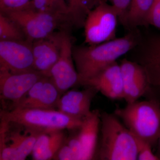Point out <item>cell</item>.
<instances>
[{
	"instance_id": "6da1fadb",
	"label": "cell",
	"mask_w": 160,
	"mask_h": 160,
	"mask_svg": "<svg viewBox=\"0 0 160 160\" xmlns=\"http://www.w3.org/2000/svg\"><path fill=\"white\" fill-rule=\"evenodd\" d=\"M140 34L133 30L122 38L88 46L72 47V56L78 74V84L94 77L118 58L137 46Z\"/></svg>"
},
{
	"instance_id": "7a4b0ae2",
	"label": "cell",
	"mask_w": 160,
	"mask_h": 160,
	"mask_svg": "<svg viewBox=\"0 0 160 160\" xmlns=\"http://www.w3.org/2000/svg\"><path fill=\"white\" fill-rule=\"evenodd\" d=\"M114 114L122 120L132 133L154 146L160 137V102L157 99L137 101L123 108H117Z\"/></svg>"
},
{
	"instance_id": "3957f363",
	"label": "cell",
	"mask_w": 160,
	"mask_h": 160,
	"mask_svg": "<svg viewBox=\"0 0 160 160\" xmlns=\"http://www.w3.org/2000/svg\"><path fill=\"white\" fill-rule=\"evenodd\" d=\"M118 119L114 114L101 113L98 158L102 160H138L135 138Z\"/></svg>"
},
{
	"instance_id": "277c9868",
	"label": "cell",
	"mask_w": 160,
	"mask_h": 160,
	"mask_svg": "<svg viewBox=\"0 0 160 160\" xmlns=\"http://www.w3.org/2000/svg\"><path fill=\"white\" fill-rule=\"evenodd\" d=\"M1 118L38 132L78 129L83 120L72 117L54 109H1Z\"/></svg>"
},
{
	"instance_id": "5b68a950",
	"label": "cell",
	"mask_w": 160,
	"mask_h": 160,
	"mask_svg": "<svg viewBox=\"0 0 160 160\" xmlns=\"http://www.w3.org/2000/svg\"><path fill=\"white\" fill-rule=\"evenodd\" d=\"M40 133L1 118L0 160L26 159Z\"/></svg>"
},
{
	"instance_id": "8992f818",
	"label": "cell",
	"mask_w": 160,
	"mask_h": 160,
	"mask_svg": "<svg viewBox=\"0 0 160 160\" xmlns=\"http://www.w3.org/2000/svg\"><path fill=\"white\" fill-rule=\"evenodd\" d=\"M4 14L17 23L26 39L32 43L49 36L65 23L70 24L66 17L41 12L31 8Z\"/></svg>"
},
{
	"instance_id": "52a82bcc",
	"label": "cell",
	"mask_w": 160,
	"mask_h": 160,
	"mask_svg": "<svg viewBox=\"0 0 160 160\" xmlns=\"http://www.w3.org/2000/svg\"><path fill=\"white\" fill-rule=\"evenodd\" d=\"M118 19L114 7L106 1H100L86 18L84 26L85 42L92 46L116 38Z\"/></svg>"
},
{
	"instance_id": "ba28073f",
	"label": "cell",
	"mask_w": 160,
	"mask_h": 160,
	"mask_svg": "<svg viewBox=\"0 0 160 160\" xmlns=\"http://www.w3.org/2000/svg\"><path fill=\"white\" fill-rule=\"evenodd\" d=\"M44 76H46L35 70L13 73L0 69L1 99L10 102V109H13L31 87Z\"/></svg>"
},
{
	"instance_id": "9c48e42d",
	"label": "cell",
	"mask_w": 160,
	"mask_h": 160,
	"mask_svg": "<svg viewBox=\"0 0 160 160\" xmlns=\"http://www.w3.org/2000/svg\"><path fill=\"white\" fill-rule=\"evenodd\" d=\"M32 43L22 41H0V69L13 73L33 69Z\"/></svg>"
},
{
	"instance_id": "30bf717a",
	"label": "cell",
	"mask_w": 160,
	"mask_h": 160,
	"mask_svg": "<svg viewBox=\"0 0 160 160\" xmlns=\"http://www.w3.org/2000/svg\"><path fill=\"white\" fill-rule=\"evenodd\" d=\"M72 47L71 38L69 32L66 31L59 57L50 70L48 76L62 95L78 84V74L73 63Z\"/></svg>"
},
{
	"instance_id": "8fae6325",
	"label": "cell",
	"mask_w": 160,
	"mask_h": 160,
	"mask_svg": "<svg viewBox=\"0 0 160 160\" xmlns=\"http://www.w3.org/2000/svg\"><path fill=\"white\" fill-rule=\"evenodd\" d=\"M66 29L54 32L49 36L32 42L33 69L46 76L59 57Z\"/></svg>"
},
{
	"instance_id": "7c38bea8",
	"label": "cell",
	"mask_w": 160,
	"mask_h": 160,
	"mask_svg": "<svg viewBox=\"0 0 160 160\" xmlns=\"http://www.w3.org/2000/svg\"><path fill=\"white\" fill-rule=\"evenodd\" d=\"M124 99L127 104L138 101L147 92L151 90L146 71L139 63L127 59L122 61Z\"/></svg>"
},
{
	"instance_id": "4fadbf2b",
	"label": "cell",
	"mask_w": 160,
	"mask_h": 160,
	"mask_svg": "<svg viewBox=\"0 0 160 160\" xmlns=\"http://www.w3.org/2000/svg\"><path fill=\"white\" fill-rule=\"evenodd\" d=\"M81 85L94 87L111 99L124 98L122 71L120 65L116 62L106 67L94 77L83 82Z\"/></svg>"
},
{
	"instance_id": "5bb4252c",
	"label": "cell",
	"mask_w": 160,
	"mask_h": 160,
	"mask_svg": "<svg viewBox=\"0 0 160 160\" xmlns=\"http://www.w3.org/2000/svg\"><path fill=\"white\" fill-rule=\"evenodd\" d=\"M83 90H72L63 93L58 102V110L65 114L83 119L90 113L92 101L97 89L91 86H87Z\"/></svg>"
},
{
	"instance_id": "9a60e30c",
	"label": "cell",
	"mask_w": 160,
	"mask_h": 160,
	"mask_svg": "<svg viewBox=\"0 0 160 160\" xmlns=\"http://www.w3.org/2000/svg\"><path fill=\"white\" fill-rule=\"evenodd\" d=\"M139 64L145 69L151 89L160 92V33L146 39Z\"/></svg>"
},
{
	"instance_id": "2e32d148",
	"label": "cell",
	"mask_w": 160,
	"mask_h": 160,
	"mask_svg": "<svg viewBox=\"0 0 160 160\" xmlns=\"http://www.w3.org/2000/svg\"><path fill=\"white\" fill-rule=\"evenodd\" d=\"M100 125L101 113L99 110L91 111L83 119L82 124L77 132L81 146V160L94 158Z\"/></svg>"
},
{
	"instance_id": "e0dca14e",
	"label": "cell",
	"mask_w": 160,
	"mask_h": 160,
	"mask_svg": "<svg viewBox=\"0 0 160 160\" xmlns=\"http://www.w3.org/2000/svg\"><path fill=\"white\" fill-rule=\"evenodd\" d=\"M64 130L41 132L37 138L31 154L35 160L53 159L66 139Z\"/></svg>"
},
{
	"instance_id": "ac0fdd59",
	"label": "cell",
	"mask_w": 160,
	"mask_h": 160,
	"mask_svg": "<svg viewBox=\"0 0 160 160\" xmlns=\"http://www.w3.org/2000/svg\"><path fill=\"white\" fill-rule=\"evenodd\" d=\"M100 0H68V18L70 25L78 28L84 27L87 16Z\"/></svg>"
},
{
	"instance_id": "d6986e66",
	"label": "cell",
	"mask_w": 160,
	"mask_h": 160,
	"mask_svg": "<svg viewBox=\"0 0 160 160\" xmlns=\"http://www.w3.org/2000/svg\"><path fill=\"white\" fill-rule=\"evenodd\" d=\"M154 0H132L126 18V27L135 29L148 26L147 18Z\"/></svg>"
},
{
	"instance_id": "ffe728a7",
	"label": "cell",
	"mask_w": 160,
	"mask_h": 160,
	"mask_svg": "<svg viewBox=\"0 0 160 160\" xmlns=\"http://www.w3.org/2000/svg\"><path fill=\"white\" fill-rule=\"evenodd\" d=\"M62 95L51 79L46 77L39 97L29 109H54Z\"/></svg>"
},
{
	"instance_id": "44dd1931",
	"label": "cell",
	"mask_w": 160,
	"mask_h": 160,
	"mask_svg": "<svg viewBox=\"0 0 160 160\" xmlns=\"http://www.w3.org/2000/svg\"><path fill=\"white\" fill-rule=\"evenodd\" d=\"M0 40L12 41L27 40L22 30L17 23L2 12L0 13Z\"/></svg>"
},
{
	"instance_id": "7402d4cb",
	"label": "cell",
	"mask_w": 160,
	"mask_h": 160,
	"mask_svg": "<svg viewBox=\"0 0 160 160\" xmlns=\"http://www.w3.org/2000/svg\"><path fill=\"white\" fill-rule=\"evenodd\" d=\"M30 8L41 12L66 17L68 20V6L66 0H31Z\"/></svg>"
},
{
	"instance_id": "603a6c76",
	"label": "cell",
	"mask_w": 160,
	"mask_h": 160,
	"mask_svg": "<svg viewBox=\"0 0 160 160\" xmlns=\"http://www.w3.org/2000/svg\"><path fill=\"white\" fill-rule=\"evenodd\" d=\"M31 0H0L1 12L5 13L30 7Z\"/></svg>"
},
{
	"instance_id": "cb8c5ba5",
	"label": "cell",
	"mask_w": 160,
	"mask_h": 160,
	"mask_svg": "<svg viewBox=\"0 0 160 160\" xmlns=\"http://www.w3.org/2000/svg\"><path fill=\"white\" fill-rule=\"evenodd\" d=\"M137 144L138 157V160H160L158 156L152 152V146L149 143L135 136Z\"/></svg>"
},
{
	"instance_id": "d4e9b609",
	"label": "cell",
	"mask_w": 160,
	"mask_h": 160,
	"mask_svg": "<svg viewBox=\"0 0 160 160\" xmlns=\"http://www.w3.org/2000/svg\"><path fill=\"white\" fill-rule=\"evenodd\" d=\"M160 30V0H154L147 18V25Z\"/></svg>"
},
{
	"instance_id": "484cf974",
	"label": "cell",
	"mask_w": 160,
	"mask_h": 160,
	"mask_svg": "<svg viewBox=\"0 0 160 160\" xmlns=\"http://www.w3.org/2000/svg\"><path fill=\"white\" fill-rule=\"evenodd\" d=\"M159 155L158 157L159 158L160 160V137L159 139Z\"/></svg>"
}]
</instances>
